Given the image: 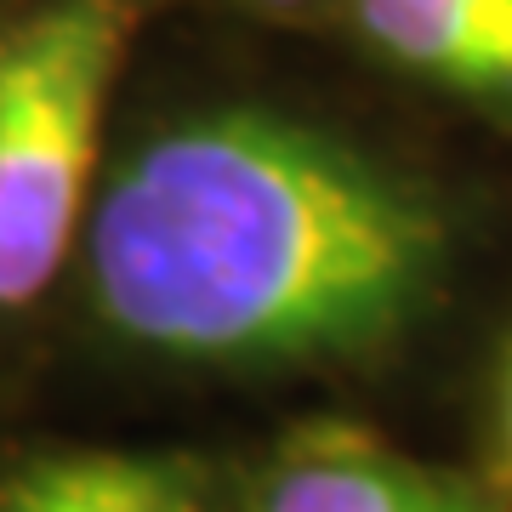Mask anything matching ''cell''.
Listing matches in <instances>:
<instances>
[{
	"instance_id": "6da1fadb",
	"label": "cell",
	"mask_w": 512,
	"mask_h": 512,
	"mask_svg": "<svg viewBox=\"0 0 512 512\" xmlns=\"http://www.w3.org/2000/svg\"><path fill=\"white\" fill-rule=\"evenodd\" d=\"M444 222L319 126L217 109L154 131L92 217V296L120 336L205 365H308L393 342L444 279Z\"/></svg>"
},
{
	"instance_id": "7a4b0ae2",
	"label": "cell",
	"mask_w": 512,
	"mask_h": 512,
	"mask_svg": "<svg viewBox=\"0 0 512 512\" xmlns=\"http://www.w3.org/2000/svg\"><path fill=\"white\" fill-rule=\"evenodd\" d=\"M143 0H46L0 35V308H29L86 217Z\"/></svg>"
},
{
	"instance_id": "3957f363",
	"label": "cell",
	"mask_w": 512,
	"mask_h": 512,
	"mask_svg": "<svg viewBox=\"0 0 512 512\" xmlns=\"http://www.w3.org/2000/svg\"><path fill=\"white\" fill-rule=\"evenodd\" d=\"M359 29L399 69L512 109V6L501 0H353Z\"/></svg>"
},
{
	"instance_id": "277c9868",
	"label": "cell",
	"mask_w": 512,
	"mask_h": 512,
	"mask_svg": "<svg viewBox=\"0 0 512 512\" xmlns=\"http://www.w3.org/2000/svg\"><path fill=\"white\" fill-rule=\"evenodd\" d=\"M256 512H478L473 501L365 439L330 433L279 461Z\"/></svg>"
},
{
	"instance_id": "5b68a950",
	"label": "cell",
	"mask_w": 512,
	"mask_h": 512,
	"mask_svg": "<svg viewBox=\"0 0 512 512\" xmlns=\"http://www.w3.org/2000/svg\"><path fill=\"white\" fill-rule=\"evenodd\" d=\"M0 512H194V490L171 461L52 456L0 490Z\"/></svg>"
},
{
	"instance_id": "8992f818",
	"label": "cell",
	"mask_w": 512,
	"mask_h": 512,
	"mask_svg": "<svg viewBox=\"0 0 512 512\" xmlns=\"http://www.w3.org/2000/svg\"><path fill=\"white\" fill-rule=\"evenodd\" d=\"M501 433H507V461H512V370H507V416H501Z\"/></svg>"
},
{
	"instance_id": "52a82bcc",
	"label": "cell",
	"mask_w": 512,
	"mask_h": 512,
	"mask_svg": "<svg viewBox=\"0 0 512 512\" xmlns=\"http://www.w3.org/2000/svg\"><path fill=\"white\" fill-rule=\"evenodd\" d=\"M268 6H308V0H268Z\"/></svg>"
},
{
	"instance_id": "ba28073f",
	"label": "cell",
	"mask_w": 512,
	"mask_h": 512,
	"mask_svg": "<svg viewBox=\"0 0 512 512\" xmlns=\"http://www.w3.org/2000/svg\"><path fill=\"white\" fill-rule=\"evenodd\" d=\"M501 6H512V0H501Z\"/></svg>"
}]
</instances>
